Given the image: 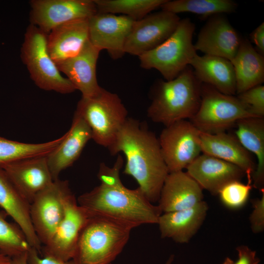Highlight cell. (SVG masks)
Here are the masks:
<instances>
[{
    "instance_id": "6da1fadb",
    "label": "cell",
    "mask_w": 264,
    "mask_h": 264,
    "mask_svg": "<svg viewBox=\"0 0 264 264\" xmlns=\"http://www.w3.org/2000/svg\"><path fill=\"white\" fill-rule=\"evenodd\" d=\"M123 158L118 154L112 167L100 163L97 177L100 184L79 196L78 204L90 216L114 221L131 230L145 224H157L162 212L139 188L125 187L120 177Z\"/></svg>"
},
{
    "instance_id": "7a4b0ae2",
    "label": "cell",
    "mask_w": 264,
    "mask_h": 264,
    "mask_svg": "<svg viewBox=\"0 0 264 264\" xmlns=\"http://www.w3.org/2000/svg\"><path fill=\"white\" fill-rule=\"evenodd\" d=\"M108 149L112 155L124 154L123 173L137 181L151 202L158 201L169 172L154 133L139 120L128 117Z\"/></svg>"
},
{
    "instance_id": "3957f363",
    "label": "cell",
    "mask_w": 264,
    "mask_h": 264,
    "mask_svg": "<svg viewBox=\"0 0 264 264\" xmlns=\"http://www.w3.org/2000/svg\"><path fill=\"white\" fill-rule=\"evenodd\" d=\"M201 85L190 66L175 79L160 81L147 109V116L165 127L190 119L200 106Z\"/></svg>"
},
{
    "instance_id": "277c9868",
    "label": "cell",
    "mask_w": 264,
    "mask_h": 264,
    "mask_svg": "<svg viewBox=\"0 0 264 264\" xmlns=\"http://www.w3.org/2000/svg\"><path fill=\"white\" fill-rule=\"evenodd\" d=\"M131 231L111 220L88 215L79 234L70 264H110L122 251Z\"/></svg>"
},
{
    "instance_id": "5b68a950",
    "label": "cell",
    "mask_w": 264,
    "mask_h": 264,
    "mask_svg": "<svg viewBox=\"0 0 264 264\" xmlns=\"http://www.w3.org/2000/svg\"><path fill=\"white\" fill-rule=\"evenodd\" d=\"M74 113L88 126L92 139L107 149L128 118V111L119 96L103 88L94 97H82Z\"/></svg>"
},
{
    "instance_id": "8992f818",
    "label": "cell",
    "mask_w": 264,
    "mask_h": 264,
    "mask_svg": "<svg viewBox=\"0 0 264 264\" xmlns=\"http://www.w3.org/2000/svg\"><path fill=\"white\" fill-rule=\"evenodd\" d=\"M195 25L188 18L180 19L171 36L159 45L139 56L144 69H155L166 81L178 76L197 54L193 43Z\"/></svg>"
},
{
    "instance_id": "52a82bcc",
    "label": "cell",
    "mask_w": 264,
    "mask_h": 264,
    "mask_svg": "<svg viewBox=\"0 0 264 264\" xmlns=\"http://www.w3.org/2000/svg\"><path fill=\"white\" fill-rule=\"evenodd\" d=\"M47 33L30 24L26 29L21 50V57L30 78L40 88L68 94L76 89L63 77L51 58L47 47Z\"/></svg>"
},
{
    "instance_id": "ba28073f",
    "label": "cell",
    "mask_w": 264,
    "mask_h": 264,
    "mask_svg": "<svg viewBox=\"0 0 264 264\" xmlns=\"http://www.w3.org/2000/svg\"><path fill=\"white\" fill-rule=\"evenodd\" d=\"M252 117H255L237 96L202 83L200 106L190 121L200 132L216 134L226 132L240 119Z\"/></svg>"
},
{
    "instance_id": "9c48e42d",
    "label": "cell",
    "mask_w": 264,
    "mask_h": 264,
    "mask_svg": "<svg viewBox=\"0 0 264 264\" xmlns=\"http://www.w3.org/2000/svg\"><path fill=\"white\" fill-rule=\"evenodd\" d=\"M200 132L189 120L166 126L158 141L169 172L183 171L202 153Z\"/></svg>"
},
{
    "instance_id": "30bf717a",
    "label": "cell",
    "mask_w": 264,
    "mask_h": 264,
    "mask_svg": "<svg viewBox=\"0 0 264 264\" xmlns=\"http://www.w3.org/2000/svg\"><path fill=\"white\" fill-rule=\"evenodd\" d=\"M72 193L67 180L59 178L37 194L30 203V214L42 244L48 243L65 213V200Z\"/></svg>"
},
{
    "instance_id": "8fae6325",
    "label": "cell",
    "mask_w": 264,
    "mask_h": 264,
    "mask_svg": "<svg viewBox=\"0 0 264 264\" xmlns=\"http://www.w3.org/2000/svg\"><path fill=\"white\" fill-rule=\"evenodd\" d=\"M177 14L161 10L135 21L126 40L125 52L140 56L165 41L176 29Z\"/></svg>"
},
{
    "instance_id": "7c38bea8",
    "label": "cell",
    "mask_w": 264,
    "mask_h": 264,
    "mask_svg": "<svg viewBox=\"0 0 264 264\" xmlns=\"http://www.w3.org/2000/svg\"><path fill=\"white\" fill-rule=\"evenodd\" d=\"M30 23L46 33L62 24L89 19L97 12L93 0H32Z\"/></svg>"
},
{
    "instance_id": "4fadbf2b",
    "label": "cell",
    "mask_w": 264,
    "mask_h": 264,
    "mask_svg": "<svg viewBox=\"0 0 264 264\" xmlns=\"http://www.w3.org/2000/svg\"><path fill=\"white\" fill-rule=\"evenodd\" d=\"M135 20L125 15L97 11L88 19V40L100 51L106 49L114 60L126 53L125 45Z\"/></svg>"
},
{
    "instance_id": "5bb4252c",
    "label": "cell",
    "mask_w": 264,
    "mask_h": 264,
    "mask_svg": "<svg viewBox=\"0 0 264 264\" xmlns=\"http://www.w3.org/2000/svg\"><path fill=\"white\" fill-rule=\"evenodd\" d=\"M64 217L49 242L42 248L44 256H50L64 262L73 256L81 230L88 215L77 202L74 195L66 198Z\"/></svg>"
},
{
    "instance_id": "9a60e30c",
    "label": "cell",
    "mask_w": 264,
    "mask_h": 264,
    "mask_svg": "<svg viewBox=\"0 0 264 264\" xmlns=\"http://www.w3.org/2000/svg\"><path fill=\"white\" fill-rule=\"evenodd\" d=\"M242 38L223 14L208 18L201 28L194 44L197 51L206 55L233 59L239 48Z\"/></svg>"
},
{
    "instance_id": "2e32d148",
    "label": "cell",
    "mask_w": 264,
    "mask_h": 264,
    "mask_svg": "<svg viewBox=\"0 0 264 264\" xmlns=\"http://www.w3.org/2000/svg\"><path fill=\"white\" fill-rule=\"evenodd\" d=\"M46 156L28 158L0 165L30 203L37 194L54 181Z\"/></svg>"
},
{
    "instance_id": "e0dca14e",
    "label": "cell",
    "mask_w": 264,
    "mask_h": 264,
    "mask_svg": "<svg viewBox=\"0 0 264 264\" xmlns=\"http://www.w3.org/2000/svg\"><path fill=\"white\" fill-rule=\"evenodd\" d=\"M186 173L202 188L218 195L228 183L241 181L245 176L238 166L213 156L200 154L185 169Z\"/></svg>"
},
{
    "instance_id": "ac0fdd59",
    "label": "cell",
    "mask_w": 264,
    "mask_h": 264,
    "mask_svg": "<svg viewBox=\"0 0 264 264\" xmlns=\"http://www.w3.org/2000/svg\"><path fill=\"white\" fill-rule=\"evenodd\" d=\"M100 51L88 40L77 55L56 64L59 71L64 73L76 89L82 93L83 97H94L102 88L96 77V64Z\"/></svg>"
},
{
    "instance_id": "d6986e66",
    "label": "cell",
    "mask_w": 264,
    "mask_h": 264,
    "mask_svg": "<svg viewBox=\"0 0 264 264\" xmlns=\"http://www.w3.org/2000/svg\"><path fill=\"white\" fill-rule=\"evenodd\" d=\"M202 190L186 172L170 173L164 181L157 205L162 213L193 207L203 200Z\"/></svg>"
},
{
    "instance_id": "ffe728a7",
    "label": "cell",
    "mask_w": 264,
    "mask_h": 264,
    "mask_svg": "<svg viewBox=\"0 0 264 264\" xmlns=\"http://www.w3.org/2000/svg\"><path fill=\"white\" fill-rule=\"evenodd\" d=\"M90 139L92 134L89 127L81 117L74 113L71 127L65 134L63 141L46 156L54 180L58 179L61 173L79 158Z\"/></svg>"
},
{
    "instance_id": "44dd1931",
    "label": "cell",
    "mask_w": 264,
    "mask_h": 264,
    "mask_svg": "<svg viewBox=\"0 0 264 264\" xmlns=\"http://www.w3.org/2000/svg\"><path fill=\"white\" fill-rule=\"evenodd\" d=\"M200 138L202 153L238 166L244 172L247 183H252L256 165L250 153L242 146L235 135L226 132L216 134L200 132Z\"/></svg>"
},
{
    "instance_id": "7402d4cb",
    "label": "cell",
    "mask_w": 264,
    "mask_h": 264,
    "mask_svg": "<svg viewBox=\"0 0 264 264\" xmlns=\"http://www.w3.org/2000/svg\"><path fill=\"white\" fill-rule=\"evenodd\" d=\"M30 206V203L0 167V207L21 229L30 246L40 253L42 244L32 225Z\"/></svg>"
},
{
    "instance_id": "603a6c76",
    "label": "cell",
    "mask_w": 264,
    "mask_h": 264,
    "mask_svg": "<svg viewBox=\"0 0 264 264\" xmlns=\"http://www.w3.org/2000/svg\"><path fill=\"white\" fill-rule=\"evenodd\" d=\"M208 209V203L202 200L187 209L164 213L157 223L161 237L179 243L189 242L202 225Z\"/></svg>"
},
{
    "instance_id": "cb8c5ba5",
    "label": "cell",
    "mask_w": 264,
    "mask_h": 264,
    "mask_svg": "<svg viewBox=\"0 0 264 264\" xmlns=\"http://www.w3.org/2000/svg\"><path fill=\"white\" fill-rule=\"evenodd\" d=\"M88 40V19L60 25L47 34L48 52L56 64L77 55Z\"/></svg>"
},
{
    "instance_id": "d4e9b609",
    "label": "cell",
    "mask_w": 264,
    "mask_h": 264,
    "mask_svg": "<svg viewBox=\"0 0 264 264\" xmlns=\"http://www.w3.org/2000/svg\"><path fill=\"white\" fill-rule=\"evenodd\" d=\"M190 66L198 80L228 95L236 94V81L231 62L225 58L196 54Z\"/></svg>"
},
{
    "instance_id": "484cf974",
    "label": "cell",
    "mask_w": 264,
    "mask_h": 264,
    "mask_svg": "<svg viewBox=\"0 0 264 264\" xmlns=\"http://www.w3.org/2000/svg\"><path fill=\"white\" fill-rule=\"evenodd\" d=\"M231 62L235 73L236 94L264 82V56L253 47L247 39L242 38L237 52Z\"/></svg>"
},
{
    "instance_id": "4316f807",
    "label": "cell",
    "mask_w": 264,
    "mask_h": 264,
    "mask_svg": "<svg viewBox=\"0 0 264 264\" xmlns=\"http://www.w3.org/2000/svg\"><path fill=\"white\" fill-rule=\"evenodd\" d=\"M235 125V135L242 146L257 157L252 186L262 192L264 190V118H244L239 120Z\"/></svg>"
},
{
    "instance_id": "83f0119b",
    "label": "cell",
    "mask_w": 264,
    "mask_h": 264,
    "mask_svg": "<svg viewBox=\"0 0 264 264\" xmlns=\"http://www.w3.org/2000/svg\"><path fill=\"white\" fill-rule=\"evenodd\" d=\"M42 143H26L0 136V165L25 158L46 156L55 150L64 138Z\"/></svg>"
},
{
    "instance_id": "f1b7e54d",
    "label": "cell",
    "mask_w": 264,
    "mask_h": 264,
    "mask_svg": "<svg viewBox=\"0 0 264 264\" xmlns=\"http://www.w3.org/2000/svg\"><path fill=\"white\" fill-rule=\"evenodd\" d=\"M237 3L232 0H167L160 8L176 14L190 12L205 18L235 12Z\"/></svg>"
},
{
    "instance_id": "f546056e",
    "label": "cell",
    "mask_w": 264,
    "mask_h": 264,
    "mask_svg": "<svg viewBox=\"0 0 264 264\" xmlns=\"http://www.w3.org/2000/svg\"><path fill=\"white\" fill-rule=\"evenodd\" d=\"M97 11L122 14L135 21L144 18L167 0H93Z\"/></svg>"
},
{
    "instance_id": "4dcf8cb0",
    "label": "cell",
    "mask_w": 264,
    "mask_h": 264,
    "mask_svg": "<svg viewBox=\"0 0 264 264\" xmlns=\"http://www.w3.org/2000/svg\"><path fill=\"white\" fill-rule=\"evenodd\" d=\"M30 247L21 229L9 222L0 211V253L13 258L27 253Z\"/></svg>"
},
{
    "instance_id": "1f68e13d",
    "label": "cell",
    "mask_w": 264,
    "mask_h": 264,
    "mask_svg": "<svg viewBox=\"0 0 264 264\" xmlns=\"http://www.w3.org/2000/svg\"><path fill=\"white\" fill-rule=\"evenodd\" d=\"M253 186L236 180L225 185L218 195L223 204L231 209H238L247 202Z\"/></svg>"
},
{
    "instance_id": "d6a6232c",
    "label": "cell",
    "mask_w": 264,
    "mask_h": 264,
    "mask_svg": "<svg viewBox=\"0 0 264 264\" xmlns=\"http://www.w3.org/2000/svg\"><path fill=\"white\" fill-rule=\"evenodd\" d=\"M237 96L254 117L264 118V86L262 84L238 94Z\"/></svg>"
},
{
    "instance_id": "836d02e7",
    "label": "cell",
    "mask_w": 264,
    "mask_h": 264,
    "mask_svg": "<svg viewBox=\"0 0 264 264\" xmlns=\"http://www.w3.org/2000/svg\"><path fill=\"white\" fill-rule=\"evenodd\" d=\"M260 198L251 200L253 210L249 220L252 231L255 234L264 230V190Z\"/></svg>"
},
{
    "instance_id": "e575fe53",
    "label": "cell",
    "mask_w": 264,
    "mask_h": 264,
    "mask_svg": "<svg viewBox=\"0 0 264 264\" xmlns=\"http://www.w3.org/2000/svg\"><path fill=\"white\" fill-rule=\"evenodd\" d=\"M238 259L234 262L226 257L221 264H259L260 259L256 255V252L248 246L242 245L236 247Z\"/></svg>"
},
{
    "instance_id": "d590c367",
    "label": "cell",
    "mask_w": 264,
    "mask_h": 264,
    "mask_svg": "<svg viewBox=\"0 0 264 264\" xmlns=\"http://www.w3.org/2000/svg\"><path fill=\"white\" fill-rule=\"evenodd\" d=\"M27 264H71L69 261L64 262L50 256L41 257L38 250L31 247L27 253Z\"/></svg>"
},
{
    "instance_id": "8d00e7d4",
    "label": "cell",
    "mask_w": 264,
    "mask_h": 264,
    "mask_svg": "<svg viewBox=\"0 0 264 264\" xmlns=\"http://www.w3.org/2000/svg\"><path fill=\"white\" fill-rule=\"evenodd\" d=\"M250 39L255 44L256 50L264 56V22L261 23L250 34Z\"/></svg>"
},
{
    "instance_id": "74e56055",
    "label": "cell",
    "mask_w": 264,
    "mask_h": 264,
    "mask_svg": "<svg viewBox=\"0 0 264 264\" xmlns=\"http://www.w3.org/2000/svg\"><path fill=\"white\" fill-rule=\"evenodd\" d=\"M27 253L21 254L19 256L13 258L16 264H27Z\"/></svg>"
},
{
    "instance_id": "f35d334b",
    "label": "cell",
    "mask_w": 264,
    "mask_h": 264,
    "mask_svg": "<svg viewBox=\"0 0 264 264\" xmlns=\"http://www.w3.org/2000/svg\"><path fill=\"white\" fill-rule=\"evenodd\" d=\"M0 264H16L12 258L0 253Z\"/></svg>"
},
{
    "instance_id": "ab89813d",
    "label": "cell",
    "mask_w": 264,
    "mask_h": 264,
    "mask_svg": "<svg viewBox=\"0 0 264 264\" xmlns=\"http://www.w3.org/2000/svg\"><path fill=\"white\" fill-rule=\"evenodd\" d=\"M175 258V256L173 254L170 255L167 261L164 264H172Z\"/></svg>"
}]
</instances>
